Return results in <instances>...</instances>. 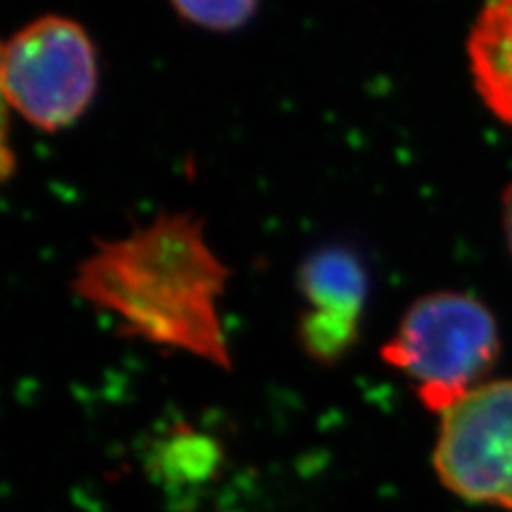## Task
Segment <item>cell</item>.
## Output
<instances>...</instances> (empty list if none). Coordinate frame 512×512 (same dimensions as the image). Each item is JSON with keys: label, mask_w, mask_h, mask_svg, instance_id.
<instances>
[{"label": "cell", "mask_w": 512, "mask_h": 512, "mask_svg": "<svg viewBox=\"0 0 512 512\" xmlns=\"http://www.w3.org/2000/svg\"><path fill=\"white\" fill-rule=\"evenodd\" d=\"M0 90L9 109L43 133L73 126L99 90L88 30L67 15H41L0 43Z\"/></svg>", "instance_id": "3"}, {"label": "cell", "mask_w": 512, "mask_h": 512, "mask_svg": "<svg viewBox=\"0 0 512 512\" xmlns=\"http://www.w3.org/2000/svg\"><path fill=\"white\" fill-rule=\"evenodd\" d=\"M297 286L306 301L299 320L301 346L320 363L342 359L357 340L367 297L361 261L346 248H320L301 263Z\"/></svg>", "instance_id": "5"}, {"label": "cell", "mask_w": 512, "mask_h": 512, "mask_svg": "<svg viewBox=\"0 0 512 512\" xmlns=\"http://www.w3.org/2000/svg\"><path fill=\"white\" fill-rule=\"evenodd\" d=\"M434 466L459 498L512 510V378L478 384L442 412Z\"/></svg>", "instance_id": "4"}, {"label": "cell", "mask_w": 512, "mask_h": 512, "mask_svg": "<svg viewBox=\"0 0 512 512\" xmlns=\"http://www.w3.org/2000/svg\"><path fill=\"white\" fill-rule=\"evenodd\" d=\"M498 348V325L483 303L461 293H434L412 303L382 359L419 382L425 406L442 414L478 387Z\"/></svg>", "instance_id": "2"}, {"label": "cell", "mask_w": 512, "mask_h": 512, "mask_svg": "<svg viewBox=\"0 0 512 512\" xmlns=\"http://www.w3.org/2000/svg\"><path fill=\"white\" fill-rule=\"evenodd\" d=\"M468 60L480 99L512 128V0H489L480 11Z\"/></svg>", "instance_id": "6"}, {"label": "cell", "mask_w": 512, "mask_h": 512, "mask_svg": "<svg viewBox=\"0 0 512 512\" xmlns=\"http://www.w3.org/2000/svg\"><path fill=\"white\" fill-rule=\"evenodd\" d=\"M9 105L0 90V188H3L15 173V152L9 137Z\"/></svg>", "instance_id": "8"}, {"label": "cell", "mask_w": 512, "mask_h": 512, "mask_svg": "<svg viewBox=\"0 0 512 512\" xmlns=\"http://www.w3.org/2000/svg\"><path fill=\"white\" fill-rule=\"evenodd\" d=\"M231 278L192 212H167L118 239H101L77 265L71 291L114 316L131 338L231 370L218 303Z\"/></svg>", "instance_id": "1"}, {"label": "cell", "mask_w": 512, "mask_h": 512, "mask_svg": "<svg viewBox=\"0 0 512 512\" xmlns=\"http://www.w3.org/2000/svg\"><path fill=\"white\" fill-rule=\"evenodd\" d=\"M173 11L192 26L210 32H235L259 11V0H169Z\"/></svg>", "instance_id": "7"}, {"label": "cell", "mask_w": 512, "mask_h": 512, "mask_svg": "<svg viewBox=\"0 0 512 512\" xmlns=\"http://www.w3.org/2000/svg\"><path fill=\"white\" fill-rule=\"evenodd\" d=\"M504 231H506V239H508V246L512 252V186L508 188L506 197H504Z\"/></svg>", "instance_id": "9"}]
</instances>
